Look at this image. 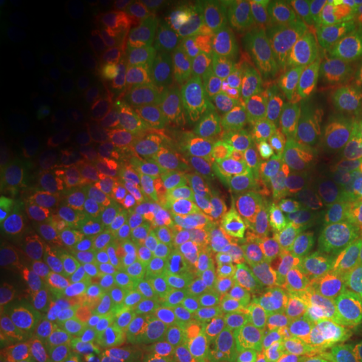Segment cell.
Masks as SVG:
<instances>
[{
	"instance_id": "29",
	"label": "cell",
	"mask_w": 362,
	"mask_h": 362,
	"mask_svg": "<svg viewBox=\"0 0 362 362\" xmlns=\"http://www.w3.org/2000/svg\"><path fill=\"white\" fill-rule=\"evenodd\" d=\"M332 2H298V13L304 14L308 21H320L326 14L332 13Z\"/></svg>"
},
{
	"instance_id": "19",
	"label": "cell",
	"mask_w": 362,
	"mask_h": 362,
	"mask_svg": "<svg viewBox=\"0 0 362 362\" xmlns=\"http://www.w3.org/2000/svg\"><path fill=\"white\" fill-rule=\"evenodd\" d=\"M354 199H356L354 226L337 244H332L328 254L330 280H337V284L362 280V183L354 189Z\"/></svg>"
},
{
	"instance_id": "15",
	"label": "cell",
	"mask_w": 362,
	"mask_h": 362,
	"mask_svg": "<svg viewBox=\"0 0 362 362\" xmlns=\"http://www.w3.org/2000/svg\"><path fill=\"white\" fill-rule=\"evenodd\" d=\"M61 180L71 204L83 209L99 206L107 194L103 171L87 149H66L61 161Z\"/></svg>"
},
{
	"instance_id": "21",
	"label": "cell",
	"mask_w": 362,
	"mask_h": 362,
	"mask_svg": "<svg viewBox=\"0 0 362 362\" xmlns=\"http://www.w3.org/2000/svg\"><path fill=\"white\" fill-rule=\"evenodd\" d=\"M168 181L165 168L149 156H137L129 159L119 171V183L131 197H147L163 189Z\"/></svg>"
},
{
	"instance_id": "26",
	"label": "cell",
	"mask_w": 362,
	"mask_h": 362,
	"mask_svg": "<svg viewBox=\"0 0 362 362\" xmlns=\"http://www.w3.org/2000/svg\"><path fill=\"white\" fill-rule=\"evenodd\" d=\"M26 362H85L83 354L71 344L39 340L26 350Z\"/></svg>"
},
{
	"instance_id": "11",
	"label": "cell",
	"mask_w": 362,
	"mask_h": 362,
	"mask_svg": "<svg viewBox=\"0 0 362 362\" xmlns=\"http://www.w3.org/2000/svg\"><path fill=\"white\" fill-rule=\"evenodd\" d=\"M18 101L28 121L45 129L69 125L78 111L77 95L51 78H26L18 87Z\"/></svg>"
},
{
	"instance_id": "30",
	"label": "cell",
	"mask_w": 362,
	"mask_h": 362,
	"mask_svg": "<svg viewBox=\"0 0 362 362\" xmlns=\"http://www.w3.org/2000/svg\"><path fill=\"white\" fill-rule=\"evenodd\" d=\"M33 6H35V13L40 14L42 18H49V21H54L63 14V4L61 2H49V0H33Z\"/></svg>"
},
{
	"instance_id": "24",
	"label": "cell",
	"mask_w": 362,
	"mask_h": 362,
	"mask_svg": "<svg viewBox=\"0 0 362 362\" xmlns=\"http://www.w3.org/2000/svg\"><path fill=\"white\" fill-rule=\"evenodd\" d=\"M153 337V326L151 318L147 316H129L125 320L117 324L115 328H111V337H109V349L111 354L117 361H125L135 356L137 352L149 346Z\"/></svg>"
},
{
	"instance_id": "14",
	"label": "cell",
	"mask_w": 362,
	"mask_h": 362,
	"mask_svg": "<svg viewBox=\"0 0 362 362\" xmlns=\"http://www.w3.org/2000/svg\"><path fill=\"white\" fill-rule=\"evenodd\" d=\"M157 125L171 147L185 156H197L211 143V127L194 107L169 99L159 105Z\"/></svg>"
},
{
	"instance_id": "31",
	"label": "cell",
	"mask_w": 362,
	"mask_h": 362,
	"mask_svg": "<svg viewBox=\"0 0 362 362\" xmlns=\"http://www.w3.org/2000/svg\"><path fill=\"white\" fill-rule=\"evenodd\" d=\"M264 6L268 13L276 14V16H288L298 8V4L294 2H264Z\"/></svg>"
},
{
	"instance_id": "7",
	"label": "cell",
	"mask_w": 362,
	"mask_h": 362,
	"mask_svg": "<svg viewBox=\"0 0 362 362\" xmlns=\"http://www.w3.org/2000/svg\"><path fill=\"white\" fill-rule=\"evenodd\" d=\"M298 180L304 192L349 189L362 183V139L324 143L300 169Z\"/></svg>"
},
{
	"instance_id": "17",
	"label": "cell",
	"mask_w": 362,
	"mask_h": 362,
	"mask_svg": "<svg viewBox=\"0 0 362 362\" xmlns=\"http://www.w3.org/2000/svg\"><path fill=\"white\" fill-rule=\"evenodd\" d=\"M274 250L272 232L256 221H247L235 228L228 242V262L235 276L252 278L270 262Z\"/></svg>"
},
{
	"instance_id": "3",
	"label": "cell",
	"mask_w": 362,
	"mask_h": 362,
	"mask_svg": "<svg viewBox=\"0 0 362 362\" xmlns=\"http://www.w3.org/2000/svg\"><path fill=\"white\" fill-rule=\"evenodd\" d=\"M266 133L286 168L296 175L320 149V139L312 127L298 89H280L274 93L266 113Z\"/></svg>"
},
{
	"instance_id": "25",
	"label": "cell",
	"mask_w": 362,
	"mask_h": 362,
	"mask_svg": "<svg viewBox=\"0 0 362 362\" xmlns=\"http://www.w3.org/2000/svg\"><path fill=\"white\" fill-rule=\"evenodd\" d=\"M204 350L199 337L187 328H173L156 349V362H202Z\"/></svg>"
},
{
	"instance_id": "23",
	"label": "cell",
	"mask_w": 362,
	"mask_h": 362,
	"mask_svg": "<svg viewBox=\"0 0 362 362\" xmlns=\"http://www.w3.org/2000/svg\"><path fill=\"white\" fill-rule=\"evenodd\" d=\"M143 223L149 232V238L171 246L183 235L185 216L175 202L156 199L143 209Z\"/></svg>"
},
{
	"instance_id": "12",
	"label": "cell",
	"mask_w": 362,
	"mask_h": 362,
	"mask_svg": "<svg viewBox=\"0 0 362 362\" xmlns=\"http://www.w3.org/2000/svg\"><path fill=\"white\" fill-rule=\"evenodd\" d=\"M228 250L218 233L197 228L189 233L180 247V272L183 280L197 290L218 284L226 268Z\"/></svg>"
},
{
	"instance_id": "10",
	"label": "cell",
	"mask_w": 362,
	"mask_h": 362,
	"mask_svg": "<svg viewBox=\"0 0 362 362\" xmlns=\"http://www.w3.org/2000/svg\"><path fill=\"white\" fill-rule=\"evenodd\" d=\"M113 259L127 278L149 290H165L171 282V266L149 233L139 230L115 233Z\"/></svg>"
},
{
	"instance_id": "16",
	"label": "cell",
	"mask_w": 362,
	"mask_h": 362,
	"mask_svg": "<svg viewBox=\"0 0 362 362\" xmlns=\"http://www.w3.org/2000/svg\"><path fill=\"white\" fill-rule=\"evenodd\" d=\"M95 304L101 320L111 328L129 316L151 318L161 312V300L153 294V290L139 286H119L111 280L97 290Z\"/></svg>"
},
{
	"instance_id": "20",
	"label": "cell",
	"mask_w": 362,
	"mask_h": 362,
	"mask_svg": "<svg viewBox=\"0 0 362 362\" xmlns=\"http://www.w3.org/2000/svg\"><path fill=\"white\" fill-rule=\"evenodd\" d=\"M189 95L194 99L195 111L206 119L211 129L230 131L235 127L238 109L230 93L221 87L220 81L202 75L192 83Z\"/></svg>"
},
{
	"instance_id": "8",
	"label": "cell",
	"mask_w": 362,
	"mask_h": 362,
	"mask_svg": "<svg viewBox=\"0 0 362 362\" xmlns=\"http://www.w3.org/2000/svg\"><path fill=\"white\" fill-rule=\"evenodd\" d=\"M306 280L308 274L302 259L294 252H282L250 278L252 304L262 316H276L312 284Z\"/></svg>"
},
{
	"instance_id": "22",
	"label": "cell",
	"mask_w": 362,
	"mask_h": 362,
	"mask_svg": "<svg viewBox=\"0 0 362 362\" xmlns=\"http://www.w3.org/2000/svg\"><path fill=\"white\" fill-rule=\"evenodd\" d=\"M300 362H358L356 330L344 308L326 338Z\"/></svg>"
},
{
	"instance_id": "32",
	"label": "cell",
	"mask_w": 362,
	"mask_h": 362,
	"mask_svg": "<svg viewBox=\"0 0 362 362\" xmlns=\"http://www.w3.org/2000/svg\"><path fill=\"white\" fill-rule=\"evenodd\" d=\"M0 6H2V21H6V16H11L18 4H16L14 0H2V4H0Z\"/></svg>"
},
{
	"instance_id": "5",
	"label": "cell",
	"mask_w": 362,
	"mask_h": 362,
	"mask_svg": "<svg viewBox=\"0 0 362 362\" xmlns=\"http://www.w3.org/2000/svg\"><path fill=\"white\" fill-rule=\"evenodd\" d=\"M197 28L206 47L220 59H233L254 40V18L244 2L209 0L197 11Z\"/></svg>"
},
{
	"instance_id": "9",
	"label": "cell",
	"mask_w": 362,
	"mask_h": 362,
	"mask_svg": "<svg viewBox=\"0 0 362 362\" xmlns=\"http://www.w3.org/2000/svg\"><path fill=\"white\" fill-rule=\"evenodd\" d=\"M173 194L183 206L204 221L220 220L228 206V185L221 171L209 163L194 161L175 169L171 181Z\"/></svg>"
},
{
	"instance_id": "4",
	"label": "cell",
	"mask_w": 362,
	"mask_h": 362,
	"mask_svg": "<svg viewBox=\"0 0 362 362\" xmlns=\"http://www.w3.org/2000/svg\"><path fill=\"white\" fill-rule=\"evenodd\" d=\"M240 187L252 206L276 218L296 214V185L266 151L247 145L238 159Z\"/></svg>"
},
{
	"instance_id": "18",
	"label": "cell",
	"mask_w": 362,
	"mask_h": 362,
	"mask_svg": "<svg viewBox=\"0 0 362 362\" xmlns=\"http://www.w3.org/2000/svg\"><path fill=\"white\" fill-rule=\"evenodd\" d=\"M199 342L209 362H247L254 354V344L246 330L226 320L207 322L199 330Z\"/></svg>"
},
{
	"instance_id": "13",
	"label": "cell",
	"mask_w": 362,
	"mask_h": 362,
	"mask_svg": "<svg viewBox=\"0 0 362 362\" xmlns=\"http://www.w3.org/2000/svg\"><path fill=\"white\" fill-rule=\"evenodd\" d=\"M28 63L47 77L75 83L87 75V59L75 40L63 35H45L26 49Z\"/></svg>"
},
{
	"instance_id": "1",
	"label": "cell",
	"mask_w": 362,
	"mask_h": 362,
	"mask_svg": "<svg viewBox=\"0 0 362 362\" xmlns=\"http://www.w3.org/2000/svg\"><path fill=\"white\" fill-rule=\"evenodd\" d=\"M340 312L332 280H316L272 318V356L278 362L304 361L332 330Z\"/></svg>"
},
{
	"instance_id": "28",
	"label": "cell",
	"mask_w": 362,
	"mask_h": 362,
	"mask_svg": "<svg viewBox=\"0 0 362 362\" xmlns=\"http://www.w3.org/2000/svg\"><path fill=\"white\" fill-rule=\"evenodd\" d=\"M344 312L350 316L356 330V350H358V362H362V300H352L344 306Z\"/></svg>"
},
{
	"instance_id": "2",
	"label": "cell",
	"mask_w": 362,
	"mask_h": 362,
	"mask_svg": "<svg viewBox=\"0 0 362 362\" xmlns=\"http://www.w3.org/2000/svg\"><path fill=\"white\" fill-rule=\"evenodd\" d=\"M286 57L306 85L362 97V33L337 30L298 40Z\"/></svg>"
},
{
	"instance_id": "27",
	"label": "cell",
	"mask_w": 362,
	"mask_h": 362,
	"mask_svg": "<svg viewBox=\"0 0 362 362\" xmlns=\"http://www.w3.org/2000/svg\"><path fill=\"white\" fill-rule=\"evenodd\" d=\"M338 25L346 33H362V0H349L340 4Z\"/></svg>"
},
{
	"instance_id": "6",
	"label": "cell",
	"mask_w": 362,
	"mask_h": 362,
	"mask_svg": "<svg viewBox=\"0 0 362 362\" xmlns=\"http://www.w3.org/2000/svg\"><path fill=\"white\" fill-rule=\"evenodd\" d=\"M298 223L314 242L337 244L356 220V199L349 189L304 192L298 202Z\"/></svg>"
}]
</instances>
